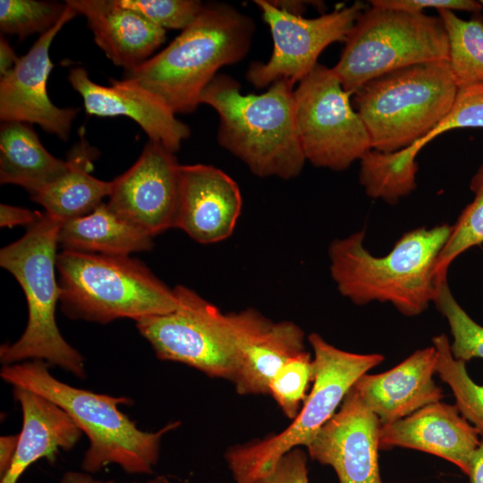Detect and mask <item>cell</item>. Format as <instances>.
<instances>
[{
  "instance_id": "7",
  "label": "cell",
  "mask_w": 483,
  "mask_h": 483,
  "mask_svg": "<svg viewBox=\"0 0 483 483\" xmlns=\"http://www.w3.org/2000/svg\"><path fill=\"white\" fill-rule=\"evenodd\" d=\"M174 290L177 308L135 321L140 334L159 360L233 381L243 345L272 321L254 309L223 313L190 288Z\"/></svg>"
},
{
  "instance_id": "9",
  "label": "cell",
  "mask_w": 483,
  "mask_h": 483,
  "mask_svg": "<svg viewBox=\"0 0 483 483\" xmlns=\"http://www.w3.org/2000/svg\"><path fill=\"white\" fill-rule=\"evenodd\" d=\"M314 357L312 387L299 413L281 432L237 445L225 459L234 483H257L288 452L307 446L334 416L347 393L369 369L384 360L378 353L343 351L312 333L308 337Z\"/></svg>"
},
{
  "instance_id": "33",
  "label": "cell",
  "mask_w": 483,
  "mask_h": 483,
  "mask_svg": "<svg viewBox=\"0 0 483 483\" xmlns=\"http://www.w3.org/2000/svg\"><path fill=\"white\" fill-rule=\"evenodd\" d=\"M118 2L165 30H184L194 21L205 5L197 0H118Z\"/></svg>"
},
{
  "instance_id": "22",
  "label": "cell",
  "mask_w": 483,
  "mask_h": 483,
  "mask_svg": "<svg viewBox=\"0 0 483 483\" xmlns=\"http://www.w3.org/2000/svg\"><path fill=\"white\" fill-rule=\"evenodd\" d=\"M70 162L49 153L30 124L2 122L0 127V182L16 184L31 196L62 176Z\"/></svg>"
},
{
  "instance_id": "6",
  "label": "cell",
  "mask_w": 483,
  "mask_h": 483,
  "mask_svg": "<svg viewBox=\"0 0 483 483\" xmlns=\"http://www.w3.org/2000/svg\"><path fill=\"white\" fill-rule=\"evenodd\" d=\"M56 270L60 304L65 316L99 324L119 318H140L174 311V289L140 260L63 250Z\"/></svg>"
},
{
  "instance_id": "11",
  "label": "cell",
  "mask_w": 483,
  "mask_h": 483,
  "mask_svg": "<svg viewBox=\"0 0 483 483\" xmlns=\"http://www.w3.org/2000/svg\"><path fill=\"white\" fill-rule=\"evenodd\" d=\"M298 138L313 165L343 171L371 148L368 131L350 102V94L333 72L317 65L294 89Z\"/></svg>"
},
{
  "instance_id": "15",
  "label": "cell",
  "mask_w": 483,
  "mask_h": 483,
  "mask_svg": "<svg viewBox=\"0 0 483 483\" xmlns=\"http://www.w3.org/2000/svg\"><path fill=\"white\" fill-rule=\"evenodd\" d=\"M381 427L352 386L306 448L313 460L334 469L339 483H383L378 464Z\"/></svg>"
},
{
  "instance_id": "17",
  "label": "cell",
  "mask_w": 483,
  "mask_h": 483,
  "mask_svg": "<svg viewBox=\"0 0 483 483\" xmlns=\"http://www.w3.org/2000/svg\"><path fill=\"white\" fill-rule=\"evenodd\" d=\"M68 81L82 97L87 114L101 117L123 115L137 123L150 140L175 153L191 130L155 94L127 78L111 80L110 86L94 82L82 67L68 72Z\"/></svg>"
},
{
  "instance_id": "42",
  "label": "cell",
  "mask_w": 483,
  "mask_h": 483,
  "mask_svg": "<svg viewBox=\"0 0 483 483\" xmlns=\"http://www.w3.org/2000/svg\"><path fill=\"white\" fill-rule=\"evenodd\" d=\"M114 483H123V482H114ZM129 483H174V482H172L170 479H168L167 478L164 476H157L144 482L134 481V482H129Z\"/></svg>"
},
{
  "instance_id": "18",
  "label": "cell",
  "mask_w": 483,
  "mask_h": 483,
  "mask_svg": "<svg viewBox=\"0 0 483 483\" xmlns=\"http://www.w3.org/2000/svg\"><path fill=\"white\" fill-rule=\"evenodd\" d=\"M479 436L455 405L439 401L382 425L379 450L404 447L425 452L452 462L469 476L473 455L482 441Z\"/></svg>"
},
{
  "instance_id": "27",
  "label": "cell",
  "mask_w": 483,
  "mask_h": 483,
  "mask_svg": "<svg viewBox=\"0 0 483 483\" xmlns=\"http://www.w3.org/2000/svg\"><path fill=\"white\" fill-rule=\"evenodd\" d=\"M432 343L437 352L436 373L451 388L461 415L483 437V385L475 383L469 376L466 362L453 356L445 335L433 337Z\"/></svg>"
},
{
  "instance_id": "16",
  "label": "cell",
  "mask_w": 483,
  "mask_h": 483,
  "mask_svg": "<svg viewBox=\"0 0 483 483\" xmlns=\"http://www.w3.org/2000/svg\"><path fill=\"white\" fill-rule=\"evenodd\" d=\"M242 199L233 179L213 165H180L175 228L211 244L227 239L242 211Z\"/></svg>"
},
{
  "instance_id": "3",
  "label": "cell",
  "mask_w": 483,
  "mask_h": 483,
  "mask_svg": "<svg viewBox=\"0 0 483 483\" xmlns=\"http://www.w3.org/2000/svg\"><path fill=\"white\" fill-rule=\"evenodd\" d=\"M254 32L253 20L235 7L205 4L165 48L126 72L124 78L155 94L174 114L191 113L217 71L247 55Z\"/></svg>"
},
{
  "instance_id": "29",
  "label": "cell",
  "mask_w": 483,
  "mask_h": 483,
  "mask_svg": "<svg viewBox=\"0 0 483 483\" xmlns=\"http://www.w3.org/2000/svg\"><path fill=\"white\" fill-rule=\"evenodd\" d=\"M433 303L449 325L453 335L450 344L453 356L464 362L474 358L483 359V326L475 322L457 302L447 279L438 282Z\"/></svg>"
},
{
  "instance_id": "39",
  "label": "cell",
  "mask_w": 483,
  "mask_h": 483,
  "mask_svg": "<svg viewBox=\"0 0 483 483\" xmlns=\"http://www.w3.org/2000/svg\"><path fill=\"white\" fill-rule=\"evenodd\" d=\"M469 477L470 483H483V440L473 455Z\"/></svg>"
},
{
  "instance_id": "35",
  "label": "cell",
  "mask_w": 483,
  "mask_h": 483,
  "mask_svg": "<svg viewBox=\"0 0 483 483\" xmlns=\"http://www.w3.org/2000/svg\"><path fill=\"white\" fill-rule=\"evenodd\" d=\"M306 453L294 448L285 453L257 483H309Z\"/></svg>"
},
{
  "instance_id": "10",
  "label": "cell",
  "mask_w": 483,
  "mask_h": 483,
  "mask_svg": "<svg viewBox=\"0 0 483 483\" xmlns=\"http://www.w3.org/2000/svg\"><path fill=\"white\" fill-rule=\"evenodd\" d=\"M448 60V39L439 16L371 6L357 19L332 68L350 94L397 70Z\"/></svg>"
},
{
  "instance_id": "1",
  "label": "cell",
  "mask_w": 483,
  "mask_h": 483,
  "mask_svg": "<svg viewBox=\"0 0 483 483\" xmlns=\"http://www.w3.org/2000/svg\"><path fill=\"white\" fill-rule=\"evenodd\" d=\"M451 228L442 224L411 230L382 257L365 248L364 230L334 240L328 248L331 276L356 305L389 302L405 316L419 315L436 298V263Z\"/></svg>"
},
{
  "instance_id": "36",
  "label": "cell",
  "mask_w": 483,
  "mask_h": 483,
  "mask_svg": "<svg viewBox=\"0 0 483 483\" xmlns=\"http://www.w3.org/2000/svg\"><path fill=\"white\" fill-rule=\"evenodd\" d=\"M42 213L31 211L21 207L13 205H0V226L13 227L15 225H26L30 227L34 225L41 216Z\"/></svg>"
},
{
  "instance_id": "24",
  "label": "cell",
  "mask_w": 483,
  "mask_h": 483,
  "mask_svg": "<svg viewBox=\"0 0 483 483\" xmlns=\"http://www.w3.org/2000/svg\"><path fill=\"white\" fill-rule=\"evenodd\" d=\"M153 238L103 202L91 213L62 223L58 245L67 250L129 256L151 250Z\"/></svg>"
},
{
  "instance_id": "37",
  "label": "cell",
  "mask_w": 483,
  "mask_h": 483,
  "mask_svg": "<svg viewBox=\"0 0 483 483\" xmlns=\"http://www.w3.org/2000/svg\"><path fill=\"white\" fill-rule=\"evenodd\" d=\"M19 440V434L6 435L0 437V476L9 470L14 458Z\"/></svg>"
},
{
  "instance_id": "14",
  "label": "cell",
  "mask_w": 483,
  "mask_h": 483,
  "mask_svg": "<svg viewBox=\"0 0 483 483\" xmlns=\"http://www.w3.org/2000/svg\"><path fill=\"white\" fill-rule=\"evenodd\" d=\"M66 4L59 21L41 34L14 68L0 79L1 121L37 123L62 140L69 138L79 109L56 106L48 97L47 86L54 67L49 56L51 43L61 29L78 14Z\"/></svg>"
},
{
  "instance_id": "40",
  "label": "cell",
  "mask_w": 483,
  "mask_h": 483,
  "mask_svg": "<svg viewBox=\"0 0 483 483\" xmlns=\"http://www.w3.org/2000/svg\"><path fill=\"white\" fill-rule=\"evenodd\" d=\"M112 480H100L95 479L90 473L85 471H74L69 470L66 471L62 479L61 483H114Z\"/></svg>"
},
{
  "instance_id": "25",
  "label": "cell",
  "mask_w": 483,
  "mask_h": 483,
  "mask_svg": "<svg viewBox=\"0 0 483 483\" xmlns=\"http://www.w3.org/2000/svg\"><path fill=\"white\" fill-rule=\"evenodd\" d=\"M91 157L89 147L81 140L68 158L69 169L31 199L62 223L91 213L111 191V182L90 174Z\"/></svg>"
},
{
  "instance_id": "31",
  "label": "cell",
  "mask_w": 483,
  "mask_h": 483,
  "mask_svg": "<svg viewBox=\"0 0 483 483\" xmlns=\"http://www.w3.org/2000/svg\"><path fill=\"white\" fill-rule=\"evenodd\" d=\"M313 377V360L304 351L287 360L272 378L268 394L287 418L293 419L299 413Z\"/></svg>"
},
{
  "instance_id": "26",
  "label": "cell",
  "mask_w": 483,
  "mask_h": 483,
  "mask_svg": "<svg viewBox=\"0 0 483 483\" xmlns=\"http://www.w3.org/2000/svg\"><path fill=\"white\" fill-rule=\"evenodd\" d=\"M448 39V65L459 88L483 84V16L470 20L451 10H437Z\"/></svg>"
},
{
  "instance_id": "28",
  "label": "cell",
  "mask_w": 483,
  "mask_h": 483,
  "mask_svg": "<svg viewBox=\"0 0 483 483\" xmlns=\"http://www.w3.org/2000/svg\"><path fill=\"white\" fill-rule=\"evenodd\" d=\"M470 189L474 199L452 225L449 237L436 259L435 275L437 282L446 279L447 270L457 257L483 243V164L472 176Z\"/></svg>"
},
{
  "instance_id": "20",
  "label": "cell",
  "mask_w": 483,
  "mask_h": 483,
  "mask_svg": "<svg viewBox=\"0 0 483 483\" xmlns=\"http://www.w3.org/2000/svg\"><path fill=\"white\" fill-rule=\"evenodd\" d=\"M82 14L94 40L106 57L126 72L151 57L165 39V30L118 0H67Z\"/></svg>"
},
{
  "instance_id": "2",
  "label": "cell",
  "mask_w": 483,
  "mask_h": 483,
  "mask_svg": "<svg viewBox=\"0 0 483 483\" xmlns=\"http://www.w3.org/2000/svg\"><path fill=\"white\" fill-rule=\"evenodd\" d=\"M49 365L39 360L3 365L1 378L56 403L88 437L81 469L88 473L100 471L110 464L128 474H151L157 465L165 435L181 422L172 421L152 432L142 430L119 409L131 403L124 396H112L81 389L58 380Z\"/></svg>"
},
{
  "instance_id": "23",
  "label": "cell",
  "mask_w": 483,
  "mask_h": 483,
  "mask_svg": "<svg viewBox=\"0 0 483 483\" xmlns=\"http://www.w3.org/2000/svg\"><path fill=\"white\" fill-rule=\"evenodd\" d=\"M305 350L304 333L291 321L271 322L242 347L233 379L242 395L267 394L280 368Z\"/></svg>"
},
{
  "instance_id": "13",
  "label": "cell",
  "mask_w": 483,
  "mask_h": 483,
  "mask_svg": "<svg viewBox=\"0 0 483 483\" xmlns=\"http://www.w3.org/2000/svg\"><path fill=\"white\" fill-rule=\"evenodd\" d=\"M180 165L174 152L148 140L136 162L111 181L107 206L153 237L174 227Z\"/></svg>"
},
{
  "instance_id": "8",
  "label": "cell",
  "mask_w": 483,
  "mask_h": 483,
  "mask_svg": "<svg viewBox=\"0 0 483 483\" xmlns=\"http://www.w3.org/2000/svg\"><path fill=\"white\" fill-rule=\"evenodd\" d=\"M458 87L447 61L405 67L363 85L354 94L371 148L393 153L430 132L451 110Z\"/></svg>"
},
{
  "instance_id": "5",
  "label": "cell",
  "mask_w": 483,
  "mask_h": 483,
  "mask_svg": "<svg viewBox=\"0 0 483 483\" xmlns=\"http://www.w3.org/2000/svg\"><path fill=\"white\" fill-rule=\"evenodd\" d=\"M61 225L58 219L42 213L22 237L0 250V265L23 290L29 314L20 338L1 346L0 360L10 365L39 360L83 379L84 358L63 337L55 319L61 293L55 275Z\"/></svg>"
},
{
  "instance_id": "41",
  "label": "cell",
  "mask_w": 483,
  "mask_h": 483,
  "mask_svg": "<svg viewBox=\"0 0 483 483\" xmlns=\"http://www.w3.org/2000/svg\"><path fill=\"white\" fill-rule=\"evenodd\" d=\"M277 8L289 13L301 15L309 2L305 1H270Z\"/></svg>"
},
{
  "instance_id": "30",
  "label": "cell",
  "mask_w": 483,
  "mask_h": 483,
  "mask_svg": "<svg viewBox=\"0 0 483 483\" xmlns=\"http://www.w3.org/2000/svg\"><path fill=\"white\" fill-rule=\"evenodd\" d=\"M67 8L66 3L41 0H1L0 30L23 39L51 29Z\"/></svg>"
},
{
  "instance_id": "4",
  "label": "cell",
  "mask_w": 483,
  "mask_h": 483,
  "mask_svg": "<svg viewBox=\"0 0 483 483\" xmlns=\"http://www.w3.org/2000/svg\"><path fill=\"white\" fill-rule=\"evenodd\" d=\"M293 85L279 80L263 94L244 95L236 80L218 74L200 96V104L218 114L219 145L258 177L292 179L305 164L295 125Z\"/></svg>"
},
{
  "instance_id": "43",
  "label": "cell",
  "mask_w": 483,
  "mask_h": 483,
  "mask_svg": "<svg viewBox=\"0 0 483 483\" xmlns=\"http://www.w3.org/2000/svg\"><path fill=\"white\" fill-rule=\"evenodd\" d=\"M479 2H480V4H482V6H483V0H481V1H479Z\"/></svg>"
},
{
  "instance_id": "19",
  "label": "cell",
  "mask_w": 483,
  "mask_h": 483,
  "mask_svg": "<svg viewBox=\"0 0 483 483\" xmlns=\"http://www.w3.org/2000/svg\"><path fill=\"white\" fill-rule=\"evenodd\" d=\"M436 361L434 346L419 349L386 372L364 374L353 387L380 423L389 424L444 398L433 378Z\"/></svg>"
},
{
  "instance_id": "21",
  "label": "cell",
  "mask_w": 483,
  "mask_h": 483,
  "mask_svg": "<svg viewBox=\"0 0 483 483\" xmlns=\"http://www.w3.org/2000/svg\"><path fill=\"white\" fill-rule=\"evenodd\" d=\"M13 396L21 406L22 426L14 458L0 483H18L38 460L55 462L60 450L72 449L82 433L68 413L50 400L20 386H13Z\"/></svg>"
},
{
  "instance_id": "34",
  "label": "cell",
  "mask_w": 483,
  "mask_h": 483,
  "mask_svg": "<svg viewBox=\"0 0 483 483\" xmlns=\"http://www.w3.org/2000/svg\"><path fill=\"white\" fill-rule=\"evenodd\" d=\"M371 6L421 13L423 9L465 11L479 13L483 6L479 1L473 0H372Z\"/></svg>"
},
{
  "instance_id": "32",
  "label": "cell",
  "mask_w": 483,
  "mask_h": 483,
  "mask_svg": "<svg viewBox=\"0 0 483 483\" xmlns=\"http://www.w3.org/2000/svg\"><path fill=\"white\" fill-rule=\"evenodd\" d=\"M460 128H483V84L459 88L446 116L423 139L398 151V156L406 163H414L427 143L447 131Z\"/></svg>"
},
{
  "instance_id": "38",
  "label": "cell",
  "mask_w": 483,
  "mask_h": 483,
  "mask_svg": "<svg viewBox=\"0 0 483 483\" xmlns=\"http://www.w3.org/2000/svg\"><path fill=\"white\" fill-rule=\"evenodd\" d=\"M20 57L17 56L9 42L1 36L0 38V75L1 77L11 72L17 64Z\"/></svg>"
},
{
  "instance_id": "12",
  "label": "cell",
  "mask_w": 483,
  "mask_h": 483,
  "mask_svg": "<svg viewBox=\"0 0 483 483\" xmlns=\"http://www.w3.org/2000/svg\"><path fill=\"white\" fill-rule=\"evenodd\" d=\"M273 38L272 55L267 63H252L246 79L256 88L279 80L293 84L301 80L318 64L329 45L345 40L359 16L367 8L361 2L339 7L315 18H304L281 10L267 0H255Z\"/></svg>"
}]
</instances>
